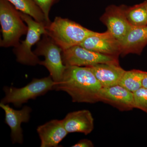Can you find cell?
Masks as SVG:
<instances>
[{
  "label": "cell",
  "instance_id": "1",
  "mask_svg": "<svg viewBox=\"0 0 147 147\" xmlns=\"http://www.w3.org/2000/svg\"><path fill=\"white\" fill-rule=\"evenodd\" d=\"M102 88L89 67L66 66L62 79L55 83L54 90L67 93L73 102L95 103L99 102Z\"/></svg>",
  "mask_w": 147,
  "mask_h": 147
},
{
  "label": "cell",
  "instance_id": "2",
  "mask_svg": "<svg viewBox=\"0 0 147 147\" xmlns=\"http://www.w3.org/2000/svg\"><path fill=\"white\" fill-rule=\"evenodd\" d=\"M45 28L47 35L63 51L81 45L86 38L96 32L68 18L59 16L45 26Z\"/></svg>",
  "mask_w": 147,
  "mask_h": 147
},
{
  "label": "cell",
  "instance_id": "3",
  "mask_svg": "<svg viewBox=\"0 0 147 147\" xmlns=\"http://www.w3.org/2000/svg\"><path fill=\"white\" fill-rule=\"evenodd\" d=\"M21 18L19 11L7 0H0V24L2 39L1 47H17L22 36L26 34L28 27Z\"/></svg>",
  "mask_w": 147,
  "mask_h": 147
},
{
  "label": "cell",
  "instance_id": "4",
  "mask_svg": "<svg viewBox=\"0 0 147 147\" xmlns=\"http://www.w3.org/2000/svg\"><path fill=\"white\" fill-rule=\"evenodd\" d=\"M20 16L27 24L28 31L26 39L21 41L17 47H14L13 53L16 55V61L22 64L35 66L39 64L40 61L38 56L32 50L35 44L40 40L41 35L47 34L46 25L34 20L31 16L19 11Z\"/></svg>",
  "mask_w": 147,
  "mask_h": 147
},
{
  "label": "cell",
  "instance_id": "5",
  "mask_svg": "<svg viewBox=\"0 0 147 147\" xmlns=\"http://www.w3.org/2000/svg\"><path fill=\"white\" fill-rule=\"evenodd\" d=\"M55 83L51 76L42 79H34L26 86L20 88L12 86L4 87L5 96L1 102L12 103L17 108L30 99L43 95L52 90H54Z\"/></svg>",
  "mask_w": 147,
  "mask_h": 147
},
{
  "label": "cell",
  "instance_id": "6",
  "mask_svg": "<svg viewBox=\"0 0 147 147\" xmlns=\"http://www.w3.org/2000/svg\"><path fill=\"white\" fill-rule=\"evenodd\" d=\"M62 51V49L47 34L42 35V39L37 43L36 48L33 51L38 57L44 56L45 60L40 61L39 65L47 69L55 83L61 80L66 67L63 61Z\"/></svg>",
  "mask_w": 147,
  "mask_h": 147
},
{
  "label": "cell",
  "instance_id": "7",
  "mask_svg": "<svg viewBox=\"0 0 147 147\" xmlns=\"http://www.w3.org/2000/svg\"><path fill=\"white\" fill-rule=\"evenodd\" d=\"M62 57L65 66L88 67L99 63H119L118 57L102 55L88 50L81 45L63 50Z\"/></svg>",
  "mask_w": 147,
  "mask_h": 147
},
{
  "label": "cell",
  "instance_id": "8",
  "mask_svg": "<svg viewBox=\"0 0 147 147\" xmlns=\"http://www.w3.org/2000/svg\"><path fill=\"white\" fill-rule=\"evenodd\" d=\"M126 6L111 5L106 8L100 20L120 43L132 28L125 15Z\"/></svg>",
  "mask_w": 147,
  "mask_h": 147
},
{
  "label": "cell",
  "instance_id": "9",
  "mask_svg": "<svg viewBox=\"0 0 147 147\" xmlns=\"http://www.w3.org/2000/svg\"><path fill=\"white\" fill-rule=\"evenodd\" d=\"M81 46L100 54L119 57L121 55L120 42L107 30L102 33L96 32L86 38Z\"/></svg>",
  "mask_w": 147,
  "mask_h": 147
},
{
  "label": "cell",
  "instance_id": "10",
  "mask_svg": "<svg viewBox=\"0 0 147 147\" xmlns=\"http://www.w3.org/2000/svg\"><path fill=\"white\" fill-rule=\"evenodd\" d=\"M99 101L112 105L122 111L134 108L133 93L119 85L102 87L99 94Z\"/></svg>",
  "mask_w": 147,
  "mask_h": 147
},
{
  "label": "cell",
  "instance_id": "11",
  "mask_svg": "<svg viewBox=\"0 0 147 147\" xmlns=\"http://www.w3.org/2000/svg\"><path fill=\"white\" fill-rule=\"evenodd\" d=\"M0 107L5 113V123L10 127L11 137L13 144H22L24 142L21 124L28 123L30 119L31 108L24 106L21 110H15L7 104L1 102Z\"/></svg>",
  "mask_w": 147,
  "mask_h": 147
},
{
  "label": "cell",
  "instance_id": "12",
  "mask_svg": "<svg viewBox=\"0 0 147 147\" xmlns=\"http://www.w3.org/2000/svg\"><path fill=\"white\" fill-rule=\"evenodd\" d=\"M37 131L40 139L41 147H59V144L68 133L62 120L57 119L52 120L40 125Z\"/></svg>",
  "mask_w": 147,
  "mask_h": 147
},
{
  "label": "cell",
  "instance_id": "13",
  "mask_svg": "<svg viewBox=\"0 0 147 147\" xmlns=\"http://www.w3.org/2000/svg\"><path fill=\"white\" fill-rule=\"evenodd\" d=\"M68 133L90 134L94 128V119L89 110H82L68 113L62 120Z\"/></svg>",
  "mask_w": 147,
  "mask_h": 147
},
{
  "label": "cell",
  "instance_id": "14",
  "mask_svg": "<svg viewBox=\"0 0 147 147\" xmlns=\"http://www.w3.org/2000/svg\"><path fill=\"white\" fill-rule=\"evenodd\" d=\"M102 87L119 85L125 72L119 63H103L88 66Z\"/></svg>",
  "mask_w": 147,
  "mask_h": 147
},
{
  "label": "cell",
  "instance_id": "15",
  "mask_svg": "<svg viewBox=\"0 0 147 147\" xmlns=\"http://www.w3.org/2000/svg\"><path fill=\"white\" fill-rule=\"evenodd\" d=\"M121 45L122 56L129 54L140 55L147 45V26L132 27Z\"/></svg>",
  "mask_w": 147,
  "mask_h": 147
},
{
  "label": "cell",
  "instance_id": "16",
  "mask_svg": "<svg viewBox=\"0 0 147 147\" xmlns=\"http://www.w3.org/2000/svg\"><path fill=\"white\" fill-rule=\"evenodd\" d=\"M16 9L31 16L34 20L46 26L49 24L41 9L35 0H7Z\"/></svg>",
  "mask_w": 147,
  "mask_h": 147
},
{
  "label": "cell",
  "instance_id": "17",
  "mask_svg": "<svg viewBox=\"0 0 147 147\" xmlns=\"http://www.w3.org/2000/svg\"><path fill=\"white\" fill-rule=\"evenodd\" d=\"M125 15L132 26L141 27L147 26V10L144 3L133 6H125Z\"/></svg>",
  "mask_w": 147,
  "mask_h": 147
},
{
  "label": "cell",
  "instance_id": "18",
  "mask_svg": "<svg viewBox=\"0 0 147 147\" xmlns=\"http://www.w3.org/2000/svg\"><path fill=\"white\" fill-rule=\"evenodd\" d=\"M146 72L138 69L125 71L119 85L134 93L142 87V82Z\"/></svg>",
  "mask_w": 147,
  "mask_h": 147
},
{
  "label": "cell",
  "instance_id": "19",
  "mask_svg": "<svg viewBox=\"0 0 147 147\" xmlns=\"http://www.w3.org/2000/svg\"><path fill=\"white\" fill-rule=\"evenodd\" d=\"M133 93L134 108L147 113V88L142 87Z\"/></svg>",
  "mask_w": 147,
  "mask_h": 147
},
{
  "label": "cell",
  "instance_id": "20",
  "mask_svg": "<svg viewBox=\"0 0 147 147\" xmlns=\"http://www.w3.org/2000/svg\"><path fill=\"white\" fill-rule=\"evenodd\" d=\"M60 0H35L43 11L45 18L49 24L51 22L49 18V13L53 6Z\"/></svg>",
  "mask_w": 147,
  "mask_h": 147
},
{
  "label": "cell",
  "instance_id": "21",
  "mask_svg": "<svg viewBox=\"0 0 147 147\" xmlns=\"http://www.w3.org/2000/svg\"><path fill=\"white\" fill-rule=\"evenodd\" d=\"M71 147H93L94 145L91 140L88 139H83L80 140L75 144L71 146Z\"/></svg>",
  "mask_w": 147,
  "mask_h": 147
},
{
  "label": "cell",
  "instance_id": "22",
  "mask_svg": "<svg viewBox=\"0 0 147 147\" xmlns=\"http://www.w3.org/2000/svg\"><path fill=\"white\" fill-rule=\"evenodd\" d=\"M142 87L147 88V72H146V75L144 77L142 82Z\"/></svg>",
  "mask_w": 147,
  "mask_h": 147
},
{
  "label": "cell",
  "instance_id": "23",
  "mask_svg": "<svg viewBox=\"0 0 147 147\" xmlns=\"http://www.w3.org/2000/svg\"><path fill=\"white\" fill-rule=\"evenodd\" d=\"M143 3H144V4L145 7H146V8L147 10V0H146V1H145Z\"/></svg>",
  "mask_w": 147,
  "mask_h": 147
}]
</instances>
